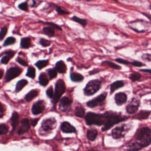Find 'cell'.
Masks as SVG:
<instances>
[{"label":"cell","mask_w":151,"mask_h":151,"mask_svg":"<svg viewBox=\"0 0 151 151\" xmlns=\"http://www.w3.org/2000/svg\"><path fill=\"white\" fill-rule=\"evenodd\" d=\"M18 8L22 10V11H28V5L27 2H24L22 4H20L18 5Z\"/></svg>","instance_id":"7bdbcfd3"},{"label":"cell","mask_w":151,"mask_h":151,"mask_svg":"<svg viewBox=\"0 0 151 151\" xmlns=\"http://www.w3.org/2000/svg\"><path fill=\"white\" fill-rule=\"evenodd\" d=\"M72 102V101L71 99H70L67 97H64L60 100V106L63 108H67L69 106H70Z\"/></svg>","instance_id":"603a6c76"},{"label":"cell","mask_w":151,"mask_h":151,"mask_svg":"<svg viewBox=\"0 0 151 151\" xmlns=\"http://www.w3.org/2000/svg\"><path fill=\"white\" fill-rule=\"evenodd\" d=\"M141 77H142V75L140 73H139L137 72H134L133 73H131L129 75V78L132 81V82H136V81L140 80Z\"/></svg>","instance_id":"f546056e"},{"label":"cell","mask_w":151,"mask_h":151,"mask_svg":"<svg viewBox=\"0 0 151 151\" xmlns=\"http://www.w3.org/2000/svg\"><path fill=\"white\" fill-rule=\"evenodd\" d=\"M38 121H39V119H35L32 120V121H31V125H32L33 126H36V125H37V123Z\"/></svg>","instance_id":"816d5d0a"},{"label":"cell","mask_w":151,"mask_h":151,"mask_svg":"<svg viewBox=\"0 0 151 151\" xmlns=\"http://www.w3.org/2000/svg\"><path fill=\"white\" fill-rule=\"evenodd\" d=\"M5 54L6 55L3 57V58L1 60V63L2 64H7L9 62V60H10L11 58H12V57H13L14 56L15 51L10 50V51H6L5 53Z\"/></svg>","instance_id":"2e32d148"},{"label":"cell","mask_w":151,"mask_h":151,"mask_svg":"<svg viewBox=\"0 0 151 151\" xmlns=\"http://www.w3.org/2000/svg\"><path fill=\"white\" fill-rule=\"evenodd\" d=\"M4 115V109L1 103L0 102V118H2Z\"/></svg>","instance_id":"c3c4849f"},{"label":"cell","mask_w":151,"mask_h":151,"mask_svg":"<svg viewBox=\"0 0 151 151\" xmlns=\"http://www.w3.org/2000/svg\"><path fill=\"white\" fill-rule=\"evenodd\" d=\"M17 62L20 64L21 65L23 66H28V62L24 60L23 59H22V58H20V57H18L17 58Z\"/></svg>","instance_id":"bcb514c9"},{"label":"cell","mask_w":151,"mask_h":151,"mask_svg":"<svg viewBox=\"0 0 151 151\" xmlns=\"http://www.w3.org/2000/svg\"><path fill=\"white\" fill-rule=\"evenodd\" d=\"M126 133V127L125 126L122 125L121 126L116 127V128H114L112 132V135L113 138L119 139L123 137L125 135Z\"/></svg>","instance_id":"9c48e42d"},{"label":"cell","mask_w":151,"mask_h":151,"mask_svg":"<svg viewBox=\"0 0 151 151\" xmlns=\"http://www.w3.org/2000/svg\"><path fill=\"white\" fill-rule=\"evenodd\" d=\"M47 73H48L50 80H52L56 78L57 76V71L56 68H52L49 69L47 71Z\"/></svg>","instance_id":"836d02e7"},{"label":"cell","mask_w":151,"mask_h":151,"mask_svg":"<svg viewBox=\"0 0 151 151\" xmlns=\"http://www.w3.org/2000/svg\"><path fill=\"white\" fill-rule=\"evenodd\" d=\"M22 72V69L18 67H13L9 68L6 72L5 79L7 82H10L16 77L20 75Z\"/></svg>","instance_id":"8992f818"},{"label":"cell","mask_w":151,"mask_h":151,"mask_svg":"<svg viewBox=\"0 0 151 151\" xmlns=\"http://www.w3.org/2000/svg\"><path fill=\"white\" fill-rule=\"evenodd\" d=\"M8 127L5 124H0V135H4L8 132Z\"/></svg>","instance_id":"ab89813d"},{"label":"cell","mask_w":151,"mask_h":151,"mask_svg":"<svg viewBox=\"0 0 151 151\" xmlns=\"http://www.w3.org/2000/svg\"><path fill=\"white\" fill-rule=\"evenodd\" d=\"M72 20L73 21L79 23V24H80L81 26H82L83 27H86V25L87 24V21L86 19L80 18H79L76 16H74L72 18Z\"/></svg>","instance_id":"4316f807"},{"label":"cell","mask_w":151,"mask_h":151,"mask_svg":"<svg viewBox=\"0 0 151 151\" xmlns=\"http://www.w3.org/2000/svg\"><path fill=\"white\" fill-rule=\"evenodd\" d=\"M39 83L43 86H45L48 85L49 79L44 73H41L39 76Z\"/></svg>","instance_id":"7402d4cb"},{"label":"cell","mask_w":151,"mask_h":151,"mask_svg":"<svg viewBox=\"0 0 151 151\" xmlns=\"http://www.w3.org/2000/svg\"><path fill=\"white\" fill-rule=\"evenodd\" d=\"M56 121L53 119H48L44 121L41 126V130L44 132H48L52 129H53L55 127Z\"/></svg>","instance_id":"ba28073f"},{"label":"cell","mask_w":151,"mask_h":151,"mask_svg":"<svg viewBox=\"0 0 151 151\" xmlns=\"http://www.w3.org/2000/svg\"><path fill=\"white\" fill-rule=\"evenodd\" d=\"M18 118H19V115L17 113L14 112L12 116H11V125H12L13 127V129H14L16 128V127L18 123Z\"/></svg>","instance_id":"83f0119b"},{"label":"cell","mask_w":151,"mask_h":151,"mask_svg":"<svg viewBox=\"0 0 151 151\" xmlns=\"http://www.w3.org/2000/svg\"><path fill=\"white\" fill-rule=\"evenodd\" d=\"M124 85H125V83H124V82H123L122 80L116 81V82H113L110 85V91H111V93H113L115 90H116L123 87Z\"/></svg>","instance_id":"e0dca14e"},{"label":"cell","mask_w":151,"mask_h":151,"mask_svg":"<svg viewBox=\"0 0 151 151\" xmlns=\"http://www.w3.org/2000/svg\"><path fill=\"white\" fill-rule=\"evenodd\" d=\"M102 82L99 79L92 80L86 85L84 93L86 96H91L95 94L100 89Z\"/></svg>","instance_id":"277c9868"},{"label":"cell","mask_w":151,"mask_h":151,"mask_svg":"<svg viewBox=\"0 0 151 151\" xmlns=\"http://www.w3.org/2000/svg\"><path fill=\"white\" fill-rule=\"evenodd\" d=\"M99 72H100V70H99V69L95 68V69H94V70H93L92 71H91V72L89 73V74H90V75L95 74H96V73H98Z\"/></svg>","instance_id":"681fc988"},{"label":"cell","mask_w":151,"mask_h":151,"mask_svg":"<svg viewBox=\"0 0 151 151\" xmlns=\"http://www.w3.org/2000/svg\"><path fill=\"white\" fill-rule=\"evenodd\" d=\"M150 103H151V101H150Z\"/></svg>","instance_id":"91938a15"},{"label":"cell","mask_w":151,"mask_h":151,"mask_svg":"<svg viewBox=\"0 0 151 151\" xmlns=\"http://www.w3.org/2000/svg\"><path fill=\"white\" fill-rule=\"evenodd\" d=\"M104 116H105V122H104V126L102 128V131H107L111 128L114 125L127 119V117L126 116H122L120 114L109 112L104 113Z\"/></svg>","instance_id":"6da1fadb"},{"label":"cell","mask_w":151,"mask_h":151,"mask_svg":"<svg viewBox=\"0 0 151 151\" xmlns=\"http://www.w3.org/2000/svg\"><path fill=\"white\" fill-rule=\"evenodd\" d=\"M46 93L47 95L50 98H53L54 96V92H53V89L52 86H50L47 90L46 91Z\"/></svg>","instance_id":"f6af8a7d"},{"label":"cell","mask_w":151,"mask_h":151,"mask_svg":"<svg viewBox=\"0 0 151 151\" xmlns=\"http://www.w3.org/2000/svg\"><path fill=\"white\" fill-rule=\"evenodd\" d=\"M98 135V131L96 129H90L87 131V138L91 141H93L95 140Z\"/></svg>","instance_id":"cb8c5ba5"},{"label":"cell","mask_w":151,"mask_h":151,"mask_svg":"<svg viewBox=\"0 0 151 151\" xmlns=\"http://www.w3.org/2000/svg\"><path fill=\"white\" fill-rule=\"evenodd\" d=\"M139 105V102L138 100L133 98L126 107V111L130 114L135 113L137 112Z\"/></svg>","instance_id":"30bf717a"},{"label":"cell","mask_w":151,"mask_h":151,"mask_svg":"<svg viewBox=\"0 0 151 151\" xmlns=\"http://www.w3.org/2000/svg\"><path fill=\"white\" fill-rule=\"evenodd\" d=\"M28 83L27 80H25V79H22L21 80L17 82V85H16V92H19L20 91H21L23 88L25 87V86H26Z\"/></svg>","instance_id":"44dd1931"},{"label":"cell","mask_w":151,"mask_h":151,"mask_svg":"<svg viewBox=\"0 0 151 151\" xmlns=\"http://www.w3.org/2000/svg\"><path fill=\"white\" fill-rule=\"evenodd\" d=\"M131 65L135 67H141L145 66V64L143 63L139 62V61H136V60L131 62Z\"/></svg>","instance_id":"ee69618b"},{"label":"cell","mask_w":151,"mask_h":151,"mask_svg":"<svg viewBox=\"0 0 151 151\" xmlns=\"http://www.w3.org/2000/svg\"><path fill=\"white\" fill-rule=\"evenodd\" d=\"M149 111H141L137 115V118L139 119H147L150 114Z\"/></svg>","instance_id":"d6a6232c"},{"label":"cell","mask_w":151,"mask_h":151,"mask_svg":"<svg viewBox=\"0 0 151 151\" xmlns=\"http://www.w3.org/2000/svg\"><path fill=\"white\" fill-rule=\"evenodd\" d=\"M16 39L14 37H8L5 40V41L4 43V44H3V46H4V47H6V46L12 45V44H14L16 43Z\"/></svg>","instance_id":"d590c367"},{"label":"cell","mask_w":151,"mask_h":151,"mask_svg":"<svg viewBox=\"0 0 151 151\" xmlns=\"http://www.w3.org/2000/svg\"><path fill=\"white\" fill-rule=\"evenodd\" d=\"M61 129L65 133H74L76 132L74 127L67 122H64L62 124Z\"/></svg>","instance_id":"5bb4252c"},{"label":"cell","mask_w":151,"mask_h":151,"mask_svg":"<svg viewBox=\"0 0 151 151\" xmlns=\"http://www.w3.org/2000/svg\"><path fill=\"white\" fill-rule=\"evenodd\" d=\"M56 68L59 73H65L67 71V66L62 60L57 62L56 64Z\"/></svg>","instance_id":"9a60e30c"},{"label":"cell","mask_w":151,"mask_h":151,"mask_svg":"<svg viewBox=\"0 0 151 151\" xmlns=\"http://www.w3.org/2000/svg\"><path fill=\"white\" fill-rule=\"evenodd\" d=\"M85 120L88 125H96L100 126L104 125L105 122V116L104 114H99L89 112L86 114Z\"/></svg>","instance_id":"3957f363"},{"label":"cell","mask_w":151,"mask_h":151,"mask_svg":"<svg viewBox=\"0 0 151 151\" xmlns=\"http://www.w3.org/2000/svg\"><path fill=\"white\" fill-rule=\"evenodd\" d=\"M39 22H42V23H43V24H48V25H49L50 26H51V27L55 28L56 29H57V30H60V31H62V30L60 26H58L57 24H54V23L50 22H44V21H39Z\"/></svg>","instance_id":"60d3db41"},{"label":"cell","mask_w":151,"mask_h":151,"mask_svg":"<svg viewBox=\"0 0 151 151\" xmlns=\"http://www.w3.org/2000/svg\"><path fill=\"white\" fill-rule=\"evenodd\" d=\"M115 102L118 105H122L127 101V96L123 92H119L114 96Z\"/></svg>","instance_id":"4fadbf2b"},{"label":"cell","mask_w":151,"mask_h":151,"mask_svg":"<svg viewBox=\"0 0 151 151\" xmlns=\"http://www.w3.org/2000/svg\"><path fill=\"white\" fill-rule=\"evenodd\" d=\"M103 64H106V65L108 66L109 67H110V68H113V69H116V70H120V69H121V66L115 64L113 62L109 61V60L103 61L102 63V65H103Z\"/></svg>","instance_id":"d4e9b609"},{"label":"cell","mask_w":151,"mask_h":151,"mask_svg":"<svg viewBox=\"0 0 151 151\" xmlns=\"http://www.w3.org/2000/svg\"><path fill=\"white\" fill-rule=\"evenodd\" d=\"M70 79L74 82H80L84 80V77L80 73L73 72L70 74Z\"/></svg>","instance_id":"d6986e66"},{"label":"cell","mask_w":151,"mask_h":151,"mask_svg":"<svg viewBox=\"0 0 151 151\" xmlns=\"http://www.w3.org/2000/svg\"><path fill=\"white\" fill-rule=\"evenodd\" d=\"M45 106L43 100H39L34 103L32 107V112L34 114H39L41 113L44 109Z\"/></svg>","instance_id":"8fae6325"},{"label":"cell","mask_w":151,"mask_h":151,"mask_svg":"<svg viewBox=\"0 0 151 151\" xmlns=\"http://www.w3.org/2000/svg\"><path fill=\"white\" fill-rule=\"evenodd\" d=\"M106 97H107V93L106 92L103 93H102L96 98L89 101L87 103V105L88 107L91 108H93L98 106L101 105V104L103 103L104 101L105 100Z\"/></svg>","instance_id":"52a82bcc"},{"label":"cell","mask_w":151,"mask_h":151,"mask_svg":"<svg viewBox=\"0 0 151 151\" xmlns=\"http://www.w3.org/2000/svg\"><path fill=\"white\" fill-rule=\"evenodd\" d=\"M90 151H95V150H90Z\"/></svg>","instance_id":"680465c9"},{"label":"cell","mask_w":151,"mask_h":151,"mask_svg":"<svg viewBox=\"0 0 151 151\" xmlns=\"http://www.w3.org/2000/svg\"><path fill=\"white\" fill-rule=\"evenodd\" d=\"M141 71L143 72H145L149 74H151V69H149V68H145V69H141Z\"/></svg>","instance_id":"f907efd6"},{"label":"cell","mask_w":151,"mask_h":151,"mask_svg":"<svg viewBox=\"0 0 151 151\" xmlns=\"http://www.w3.org/2000/svg\"><path fill=\"white\" fill-rule=\"evenodd\" d=\"M142 59L144 60L150 62L151 61V54L148 53H145L142 56Z\"/></svg>","instance_id":"7dc6e473"},{"label":"cell","mask_w":151,"mask_h":151,"mask_svg":"<svg viewBox=\"0 0 151 151\" xmlns=\"http://www.w3.org/2000/svg\"><path fill=\"white\" fill-rule=\"evenodd\" d=\"M74 112H75V114L77 116L80 117V118H82L85 115V110L82 107L78 106L76 108Z\"/></svg>","instance_id":"1f68e13d"},{"label":"cell","mask_w":151,"mask_h":151,"mask_svg":"<svg viewBox=\"0 0 151 151\" xmlns=\"http://www.w3.org/2000/svg\"><path fill=\"white\" fill-rule=\"evenodd\" d=\"M48 64H49L48 60H40V61H38L36 64H35V65H36V66L39 70H41L43 68L47 66Z\"/></svg>","instance_id":"e575fe53"},{"label":"cell","mask_w":151,"mask_h":151,"mask_svg":"<svg viewBox=\"0 0 151 151\" xmlns=\"http://www.w3.org/2000/svg\"><path fill=\"white\" fill-rule=\"evenodd\" d=\"M40 43L43 46V47H49L51 44V41L48 40H46L45 39H41L40 40Z\"/></svg>","instance_id":"b9f144b4"},{"label":"cell","mask_w":151,"mask_h":151,"mask_svg":"<svg viewBox=\"0 0 151 151\" xmlns=\"http://www.w3.org/2000/svg\"><path fill=\"white\" fill-rule=\"evenodd\" d=\"M114 61L120 64H123L125 65H129V64L131 65V62H129L126 59H122V58H116V59H114Z\"/></svg>","instance_id":"f35d334b"},{"label":"cell","mask_w":151,"mask_h":151,"mask_svg":"<svg viewBox=\"0 0 151 151\" xmlns=\"http://www.w3.org/2000/svg\"><path fill=\"white\" fill-rule=\"evenodd\" d=\"M92 1V0H87V1H88V2H89V1Z\"/></svg>","instance_id":"6f0895ef"},{"label":"cell","mask_w":151,"mask_h":151,"mask_svg":"<svg viewBox=\"0 0 151 151\" xmlns=\"http://www.w3.org/2000/svg\"><path fill=\"white\" fill-rule=\"evenodd\" d=\"M66 91V85L64 81L60 79L57 81L55 86V91L53 96V103L56 104Z\"/></svg>","instance_id":"5b68a950"},{"label":"cell","mask_w":151,"mask_h":151,"mask_svg":"<svg viewBox=\"0 0 151 151\" xmlns=\"http://www.w3.org/2000/svg\"><path fill=\"white\" fill-rule=\"evenodd\" d=\"M136 139L142 148L148 146L151 143V130L148 127H142L137 132Z\"/></svg>","instance_id":"7a4b0ae2"},{"label":"cell","mask_w":151,"mask_h":151,"mask_svg":"<svg viewBox=\"0 0 151 151\" xmlns=\"http://www.w3.org/2000/svg\"><path fill=\"white\" fill-rule=\"evenodd\" d=\"M142 148V146L139 144L137 142H135L131 144L128 146V150L129 151H136Z\"/></svg>","instance_id":"f1b7e54d"},{"label":"cell","mask_w":151,"mask_h":151,"mask_svg":"<svg viewBox=\"0 0 151 151\" xmlns=\"http://www.w3.org/2000/svg\"><path fill=\"white\" fill-rule=\"evenodd\" d=\"M4 75V70L3 69H0V80H1Z\"/></svg>","instance_id":"f5cc1de1"},{"label":"cell","mask_w":151,"mask_h":151,"mask_svg":"<svg viewBox=\"0 0 151 151\" xmlns=\"http://www.w3.org/2000/svg\"><path fill=\"white\" fill-rule=\"evenodd\" d=\"M7 31H8L7 26H4L1 29V31H0V41H1L4 39V38L6 36Z\"/></svg>","instance_id":"74e56055"},{"label":"cell","mask_w":151,"mask_h":151,"mask_svg":"<svg viewBox=\"0 0 151 151\" xmlns=\"http://www.w3.org/2000/svg\"><path fill=\"white\" fill-rule=\"evenodd\" d=\"M149 8H150V9H151V3L149 5Z\"/></svg>","instance_id":"9f6ffc18"},{"label":"cell","mask_w":151,"mask_h":151,"mask_svg":"<svg viewBox=\"0 0 151 151\" xmlns=\"http://www.w3.org/2000/svg\"><path fill=\"white\" fill-rule=\"evenodd\" d=\"M56 10L57 12V13L59 14V15H67V14H69V11H67L66 9L64 8H62L60 6H56Z\"/></svg>","instance_id":"8d00e7d4"},{"label":"cell","mask_w":151,"mask_h":151,"mask_svg":"<svg viewBox=\"0 0 151 151\" xmlns=\"http://www.w3.org/2000/svg\"><path fill=\"white\" fill-rule=\"evenodd\" d=\"M26 76L33 79L35 77V76H36V69L34 68V67L30 66L28 68Z\"/></svg>","instance_id":"4dcf8cb0"},{"label":"cell","mask_w":151,"mask_h":151,"mask_svg":"<svg viewBox=\"0 0 151 151\" xmlns=\"http://www.w3.org/2000/svg\"><path fill=\"white\" fill-rule=\"evenodd\" d=\"M21 125L18 130V133L19 135L24 134L27 132L30 129V122L28 119L24 118L21 121Z\"/></svg>","instance_id":"7c38bea8"},{"label":"cell","mask_w":151,"mask_h":151,"mask_svg":"<svg viewBox=\"0 0 151 151\" xmlns=\"http://www.w3.org/2000/svg\"><path fill=\"white\" fill-rule=\"evenodd\" d=\"M39 95V91L37 90H33L31 91H30L28 93H27L26 95V96H25V100L29 102L30 101H31L34 98H35L36 97H37Z\"/></svg>","instance_id":"ffe728a7"},{"label":"cell","mask_w":151,"mask_h":151,"mask_svg":"<svg viewBox=\"0 0 151 151\" xmlns=\"http://www.w3.org/2000/svg\"><path fill=\"white\" fill-rule=\"evenodd\" d=\"M31 39L29 37H24L21 40L20 45L22 49H27L31 47Z\"/></svg>","instance_id":"ac0fdd59"},{"label":"cell","mask_w":151,"mask_h":151,"mask_svg":"<svg viewBox=\"0 0 151 151\" xmlns=\"http://www.w3.org/2000/svg\"><path fill=\"white\" fill-rule=\"evenodd\" d=\"M142 44H144V43H142ZM148 41H145V45H148Z\"/></svg>","instance_id":"db71d44e"},{"label":"cell","mask_w":151,"mask_h":151,"mask_svg":"<svg viewBox=\"0 0 151 151\" xmlns=\"http://www.w3.org/2000/svg\"><path fill=\"white\" fill-rule=\"evenodd\" d=\"M43 31L44 34H45V35H47V36L49 37H53L54 36V34H55L54 30L50 27H44L43 28Z\"/></svg>","instance_id":"484cf974"},{"label":"cell","mask_w":151,"mask_h":151,"mask_svg":"<svg viewBox=\"0 0 151 151\" xmlns=\"http://www.w3.org/2000/svg\"><path fill=\"white\" fill-rule=\"evenodd\" d=\"M143 14H144V15H145V16H146V17H148V18H149V19L150 20V21H151V18H150V17H149V16L147 15V14H145V13H143Z\"/></svg>","instance_id":"11a10c76"}]
</instances>
